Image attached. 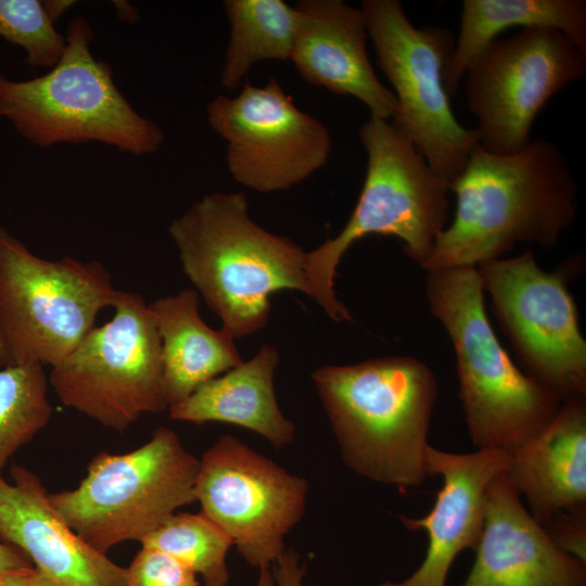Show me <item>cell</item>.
<instances>
[{"label":"cell","mask_w":586,"mask_h":586,"mask_svg":"<svg viewBox=\"0 0 586 586\" xmlns=\"http://www.w3.org/2000/svg\"><path fill=\"white\" fill-rule=\"evenodd\" d=\"M278 362L277 348L263 345L251 360L205 382L169 407V418L239 425L262 435L277 449L293 443L295 425L281 412L273 388Z\"/></svg>","instance_id":"cell-20"},{"label":"cell","mask_w":586,"mask_h":586,"mask_svg":"<svg viewBox=\"0 0 586 586\" xmlns=\"http://www.w3.org/2000/svg\"><path fill=\"white\" fill-rule=\"evenodd\" d=\"M0 474V543L59 586H126L127 571L82 540L52 507L41 479L13 463Z\"/></svg>","instance_id":"cell-17"},{"label":"cell","mask_w":586,"mask_h":586,"mask_svg":"<svg viewBox=\"0 0 586 586\" xmlns=\"http://www.w3.org/2000/svg\"><path fill=\"white\" fill-rule=\"evenodd\" d=\"M1 574V573H0Z\"/></svg>","instance_id":"cell-37"},{"label":"cell","mask_w":586,"mask_h":586,"mask_svg":"<svg viewBox=\"0 0 586 586\" xmlns=\"http://www.w3.org/2000/svg\"><path fill=\"white\" fill-rule=\"evenodd\" d=\"M511 27L558 29L586 53L585 0H463L459 35L443 71L449 98L476 56Z\"/></svg>","instance_id":"cell-22"},{"label":"cell","mask_w":586,"mask_h":586,"mask_svg":"<svg viewBox=\"0 0 586 586\" xmlns=\"http://www.w3.org/2000/svg\"><path fill=\"white\" fill-rule=\"evenodd\" d=\"M425 294L453 342L472 444L511 451L537 435L563 402L521 371L501 346L485 311L476 267L428 271Z\"/></svg>","instance_id":"cell-4"},{"label":"cell","mask_w":586,"mask_h":586,"mask_svg":"<svg viewBox=\"0 0 586 586\" xmlns=\"http://www.w3.org/2000/svg\"><path fill=\"white\" fill-rule=\"evenodd\" d=\"M0 117H2V114H1V112H0Z\"/></svg>","instance_id":"cell-36"},{"label":"cell","mask_w":586,"mask_h":586,"mask_svg":"<svg viewBox=\"0 0 586 586\" xmlns=\"http://www.w3.org/2000/svg\"><path fill=\"white\" fill-rule=\"evenodd\" d=\"M0 586H59L34 566L1 573Z\"/></svg>","instance_id":"cell-30"},{"label":"cell","mask_w":586,"mask_h":586,"mask_svg":"<svg viewBox=\"0 0 586 586\" xmlns=\"http://www.w3.org/2000/svg\"><path fill=\"white\" fill-rule=\"evenodd\" d=\"M126 571V586H199L189 568L152 548L142 547Z\"/></svg>","instance_id":"cell-27"},{"label":"cell","mask_w":586,"mask_h":586,"mask_svg":"<svg viewBox=\"0 0 586 586\" xmlns=\"http://www.w3.org/2000/svg\"><path fill=\"white\" fill-rule=\"evenodd\" d=\"M360 9L378 65L398 103L391 122L450 183L479 143L475 130L457 120L444 87L443 71L456 43L453 31L434 25L416 27L398 0H365Z\"/></svg>","instance_id":"cell-10"},{"label":"cell","mask_w":586,"mask_h":586,"mask_svg":"<svg viewBox=\"0 0 586 586\" xmlns=\"http://www.w3.org/2000/svg\"><path fill=\"white\" fill-rule=\"evenodd\" d=\"M509 454L507 473L542 526L560 511L586 509L585 398L564 402L544 430Z\"/></svg>","instance_id":"cell-19"},{"label":"cell","mask_w":586,"mask_h":586,"mask_svg":"<svg viewBox=\"0 0 586 586\" xmlns=\"http://www.w3.org/2000/svg\"><path fill=\"white\" fill-rule=\"evenodd\" d=\"M291 61L310 85L352 95L370 115L392 120L398 103L371 65L364 12L342 0H302Z\"/></svg>","instance_id":"cell-18"},{"label":"cell","mask_w":586,"mask_h":586,"mask_svg":"<svg viewBox=\"0 0 586 586\" xmlns=\"http://www.w3.org/2000/svg\"><path fill=\"white\" fill-rule=\"evenodd\" d=\"M49 385L43 366L0 369V474L11 457L49 423Z\"/></svg>","instance_id":"cell-25"},{"label":"cell","mask_w":586,"mask_h":586,"mask_svg":"<svg viewBox=\"0 0 586 586\" xmlns=\"http://www.w3.org/2000/svg\"><path fill=\"white\" fill-rule=\"evenodd\" d=\"M76 1L73 0H44L41 1L42 8L51 21L54 24L65 12H67Z\"/></svg>","instance_id":"cell-32"},{"label":"cell","mask_w":586,"mask_h":586,"mask_svg":"<svg viewBox=\"0 0 586 586\" xmlns=\"http://www.w3.org/2000/svg\"><path fill=\"white\" fill-rule=\"evenodd\" d=\"M142 547L162 551L201 575L204 586H227V553L232 539L202 512H176L143 538Z\"/></svg>","instance_id":"cell-24"},{"label":"cell","mask_w":586,"mask_h":586,"mask_svg":"<svg viewBox=\"0 0 586 586\" xmlns=\"http://www.w3.org/2000/svg\"><path fill=\"white\" fill-rule=\"evenodd\" d=\"M256 586H275V579L270 568L259 569V576Z\"/></svg>","instance_id":"cell-34"},{"label":"cell","mask_w":586,"mask_h":586,"mask_svg":"<svg viewBox=\"0 0 586 586\" xmlns=\"http://www.w3.org/2000/svg\"><path fill=\"white\" fill-rule=\"evenodd\" d=\"M585 76L586 53L558 29L526 27L496 38L463 76L479 144L495 154L523 150L546 103Z\"/></svg>","instance_id":"cell-11"},{"label":"cell","mask_w":586,"mask_h":586,"mask_svg":"<svg viewBox=\"0 0 586 586\" xmlns=\"http://www.w3.org/2000/svg\"><path fill=\"white\" fill-rule=\"evenodd\" d=\"M117 294L100 262L42 258L0 226V332L12 365L59 364Z\"/></svg>","instance_id":"cell-8"},{"label":"cell","mask_w":586,"mask_h":586,"mask_svg":"<svg viewBox=\"0 0 586 586\" xmlns=\"http://www.w3.org/2000/svg\"><path fill=\"white\" fill-rule=\"evenodd\" d=\"M211 127L227 141V165L235 181L262 193L289 189L320 169L331 136L301 111L276 78L246 82L235 97L217 95L206 109Z\"/></svg>","instance_id":"cell-14"},{"label":"cell","mask_w":586,"mask_h":586,"mask_svg":"<svg viewBox=\"0 0 586 586\" xmlns=\"http://www.w3.org/2000/svg\"><path fill=\"white\" fill-rule=\"evenodd\" d=\"M340 454L357 474L395 486H419L437 397L434 373L422 361L390 356L311 374Z\"/></svg>","instance_id":"cell-2"},{"label":"cell","mask_w":586,"mask_h":586,"mask_svg":"<svg viewBox=\"0 0 586 586\" xmlns=\"http://www.w3.org/2000/svg\"><path fill=\"white\" fill-rule=\"evenodd\" d=\"M476 270L525 373L563 403L585 398L586 342L565 273L540 269L531 250Z\"/></svg>","instance_id":"cell-12"},{"label":"cell","mask_w":586,"mask_h":586,"mask_svg":"<svg viewBox=\"0 0 586 586\" xmlns=\"http://www.w3.org/2000/svg\"><path fill=\"white\" fill-rule=\"evenodd\" d=\"M65 38L63 56L47 74L28 80L0 74L2 117L39 148L92 141L137 156L157 152L162 128L136 112L116 87L110 64L93 56L87 18H73Z\"/></svg>","instance_id":"cell-6"},{"label":"cell","mask_w":586,"mask_h":586,"mask_svg":"<svg viewBox=\"0 0 586 586\" xmlns=\"http://www.w3.org/2000/svg\"><path fill=\"white\" fill-rule=\"evenodd\" d=\"M359 138L368 162L357 204L335 238L307 252L311 298L334 321L352 320L333 289L336 267L349 246L368 234L394 235L422 267L445 229L449 206V183L391 120L370 115Z\"/></svg>","instance_id":"cell-5"},{"label":"cell","mask_w":586,"mask_h":586,"mask_svg":"<svg viewBox=\"0 0 586 586\" xmlns=\"http://www.w3.org/2000/svg\"><path fill=\"white\" fill-rule=\"evenodd\" d=\"M196 290L183 289L149 304L162 342L163 378L168 408L205 382L243 361L234 337L201 318Z\"/></svg>","instance_id":"cell-21"},{"label":"cell","mask_w":586,"mask_h":586,"mask_svg":"<svg viewBox=\"0 0 586 586\" xmlns=\"http://www.w3.org/2000/svg\"><path fill=\"white\" fill-rule=\"evenodd\" d=\"M306 564L301 563V556L293 548L283 555L272 565V576L278 586H303Z\"/></svg>","instance_id":"cell-29"},{"label":"cell","mask_w":586,"mask_h":586,"mask_svg":"<svg viewBox=\"0 0 586 586\" xmlns=\"http://www.w3.org/2000/svg\"><path fill=\"white\" fill-rule=\"evenodd\" d=\"M199 464L178 434L161 426L131 451L99 453L77 487L49 494V499L82 540L106 555L120 543H140L195 502Z\"/></svg>","instance_id":"cell-7"},{"label":"cell","mask_w":586,"mask_h":586,"mask_svg":"<svg viewBox=\"0 0 586 586\" xmlns=\"http://www.w3.org/2000/svg\"><path fill=\"white\" fill-rule=\"evenodd\" d=\"M520 496L507 470L489 482L475 560L459 586H586V563L556 546Z\"/></svg>","instance_id":"cell-15"},{"label":"cell","mask_w":586,"mask_h":586,"mask_svg":"<svg viewBox=\"0 0 586 586\" xmlns=\"http://www.w3.org/2000/svg\"><path fill=\"white\" fill-rule=\"evenodd\" d=\"M308 487L304 477L227 434L202 455L194 495L246 563L263 569L285 551L284 537L304 515Z\"/></svg>","instance_id":"cell-13"},{"label":"cell","mask_w":586,"mask_h":586,"mask_svg":"<svg viewBox=\"0 0 586 586\" xmlns=\"http://www.w3.org/2000/svg\"><path fill=\"white\" fill-rule=\"evenodd\" d=\"M457 204L453 224L437 237L426 271L500 258L519 243L553 246L575 220L577 184L553 141L532 140L513 154L479 143L449 183Z\"/></svg>","instance_id":"cell-1"},{"label":"cell","mask_w":586,"mask_h":586,"mask_svg":"<svg viewBox=\"0 0 586 586\" xmlns=\"http://www.w3.org/2000/svg\"><path fill=\"white\" fill-rule=\"evenodd\" d=\"M117 16L128 23L135 24L139 21V11L137 7L128 1H113Z\"/></svg>","instance_id":"cell-33"},{"label":"cell","mask_w":586,"mask_h":586,"mask_svg":"<svg viewBox=\"0 0 586 586\" xmlns=\"http://www.w3.org/2000/svg\"><path fill=\"white\" fill-rule=\"evenodd\" d=\"M168 233L183 272L234 339L267 324L272 293L289 289L311 297L307 252L256 224L244 193L202 196Z\"/></svg>","instance_id":"cell-3"},{"label":"cell","mask_w":586,"mask_h":586,"mask_svg":"<svg viewBox=\"0 0 586 586\" xmlns=\"http://www.w3.org/2000/svg\"><path fill=\"white\" fill-rule=\"evenodd\" d=\"M230 38L220 73L221 86H240L250 68L265 60H291L298 13L283 0H226Z\"/></svg>","instance_id":"cell-23"},{"label":"cell","mask_w":586,"mask_h":586,"mask_svg":"<svg viewBox=\"0 0 586 586\" xmlns=\"http://www.w3.org/2000/svg\"><path fill=\"white\" fill-rule=\"evenodd\" d=\"M0 36L25 50V63L53 68L66 48V38L48 18L39 0H0Z\"/></svg>","instance_id":"cell-26"},{"label":"cell","mask_w":586,"mask_h":586,"mask_svg":"<svg viewBox=\"0 0 586 586\" xmlns=\"http://www.w3.org/2000/svg\"><path fill=\"white\" fill-rule=\"evenodd\" d=\"M425 462L429 476L441 475L443 480L436 501L422 518L399 517L408 530L426 533L424 560L406 579L386 581L377 586H446L456 557L477 546L484 524L486 488L498 473L508 469L510 454L500 448L454 454L429 445Z\"/></svg>","instance_id":"cell-16"},{"label":"cell","mask_w":586,"mask_h":586,"mask_svg":"<svg viewBox=\"0 0 586 586\" xmlns=\"http://www.w3.org/2000/svg\"><path fill=\"white\" fill-rule=\"evenodd\" d=\"M12 365L9 352L0 332V368Z\"/></svg>","instance_id":"cell-35"},{"label":"cell","mask_w":586,"mask_h":586,"mask_svg":"<svg viewBox=\"0 0 586 586\" xmlns=\"http://www.w3.org/2000/svg\"><path fill=\"white\" fill-rule=\"evenodd\" d=\"M543 527L557 547L586 563V509L560 511Z\"/></svg>","instance_id":"cell-28"},{"label":"cell","mask_w":586,"mask_h":586,"mask_svg":"<svg viewBox=\"0 0 586 586\" xmlns=\"http://www.w3.org/2000/svg\"><path fill=\"white\" fill-rule=\"evenodd\" d=\"M34 566L20 550L0 543V573H7Z\"/></svg>","instance_id":"cell-31"},{"label":"cell","mask_w":586,"mask_h":586,"mask_svg":"<svg viewBox=\"0 0 586 586\" xmlns=\"http://www.w3.org/2000/svg\"><path fill=\"white\" fill-rule=\"evenodd\" d=\"M114 315L94 327L59 364L49 384L60 402L123 432L146 413L168 410L162 342L144 298L118 290Z\"/></svg>","instance_id":"cell-9"}]
</instances>
